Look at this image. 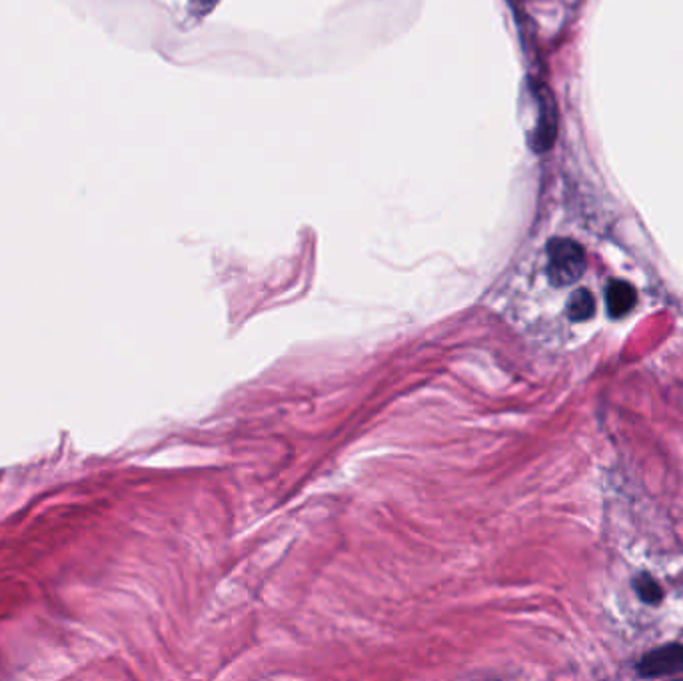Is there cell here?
I'll use <instances>...</instances> for the list:
<instances>
[{"label":"cell","instance_id":"obj_1","mask_svg":"<svg viewBox=\"0 0 683 681\" xmlns=\"http://www.w3.org/2000/svg\"><path fill=\"white\" fill-rule=\"evenodd\" d=\"M588 266L584 248L570 238H554L548 244V278L554 286L564 288L578 282Z\"/></svg>","mask_w":683,"mask_h":681},{"label":"cell","instance_id":"obj_5","mask_svg":"<svg viewBox=\"0 0 683 681\" xmlns=\"http://www.w3.org/2000/svg\"><path fill=\"white\" fill-rule=\"evenodd\" d=\"M594 312H596V300L592 292L586 288L576 290L568 302V316L574 322H584V320H590Z\"/></svg>","mask_w":683,"mask_h":681},{"label":"cell","instance_id":"obj_7","mask_svg":"<svg viewBox=\"0 0 683 681\" xmlns=\"http://www.w3.org/2000/svg\"><path fill=\"white\" fill-rule=\"evenodd\" d=\"M218 0H190V8L194 14H204L208 12Z\"/></svg>","mask_w":683,"mask_h":681},{"label":"cell","instance_id":"obj_2","mask_svg":"<svg viewBox=\"0 0 683 681\" xmlns=\"http://www.w3.org/2000/svg\"><path fill=\"white\" fill-rule=\"evenodd\" d=\"M642 678H666L683 674V646L672 644L650 652L638 664Z\"/></svg>","mask_w":683,"mask_h":681},{"label":"cell","instance_id":"obj_4","mask_svg":"<svg viewBox=\"0 0 683 681\" xmlns=\"http://www.w3.org/2000/svg\"><path fill=\"white\" fill-rule=\"evenodd\" d=\"M636 302H638V292L630 282H624V280L610 282L606 290V304H608V314L612 318H622L630 314L636 308Z\"/></svg>","mask_w":683,"mask_h":681},{"label":"cell","instance_id":"obj_6","mask_svg":"<svg viewBox=\"0 0 683 681\" xmlns=\"http://www.w3.org/2000/svg\"><path fill=\"white\" fill-rule=\"evenodd\" d=\"M636 592L638 596L646 602V604H660L662 598H664V592L660 588V584L648 576V574H642L638 580H636Z\"/></svg>","mask_w":683,"mask_h":681},{"label":"cell","instance_id":"obj_3","mask_svg":"<svg viewBox=\"0 0 683 681\" xmlns=\"http://www.w3.org/2000/svg\"><path fill=\"white\" fill-rule=\"evenodd\" d=\"M556 130H558V108L556 102L552 100V94L540 96V120L536 126L534 134V146L536 150H548L552 142L556 140Z\"/></svg>","mask_w":683,"mask_h":681}]
</instances>
